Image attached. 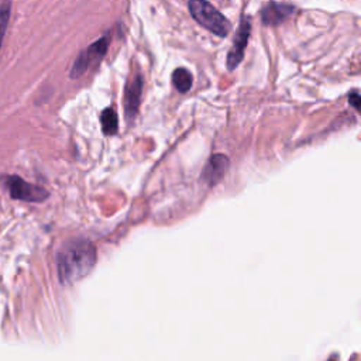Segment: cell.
<instances>
[{"mask_svg":"<svg viewBox=\"0 0 361 361\" xmlns=\"http://www.w3.org/2000/svg\"><path fill=\"white\" fill-rule=\"evenodd\" d=\"M250 32H251V21L247 17L241 18V23L238 25L237 34L233 39V45L228 51L227 55V68L230 71H233L234 68L238 66V63L243 61L244 58V51L250 38Z\"/></svg>","mask_w":361,"mask_h":361,"instance_id":"5","label":"cell"},{"mask_svg":"<svg viewBox=\"0 0 361 361\" xmlns=\"http://www.w3.org/2000/svg\"><path fill=\"white\" fill-rule=\"evenodd\" d=\"M102 131L106 135H114L118 131V117L113 107H107L100 113Z\"/></svg>","mask_w":361,"mask_h":361,"instance_id":"9","label":"cell"},{"mask_svg":"<svg viewBox=\"0 0 361 361\" xmlns=\"http://www.w3.org/2000/svg\"><path fill=\"white\" fill-rule=\"evenodd\" d=\"M109 44H110V37L106 34L99 39H96L94 42H92L90 45H87L82 52H79L69 72L71 79H76L82 76L92 66L97 65L106 55L109 49Z\"/></svg>","mask_w":361,"mask_h":361,"instance_id":"4","label":"cell"},{"mask_svg":"<svg viewBox=\"0 0 361 361\" xmlns=\"http://www.w3.org/2000/svg\"><path fill=\"white\" fill-rule=\"evenodd\" d=\"M141 93H142V78L140 73H135L128 83L126 85L124 90V111L126 117L128 121L135 118L140 107V100H141Z\"/></svg>","mask_w":361,"mask_h":361,"instance_id":"6","label":"cell"},{"mask_svg":"<svg viewBox=\"0 0 361 361\" xmlns=\"http://www.w3.org/2000/svg\"><path fill=\"white\" fill-rule=\"evenodd\" d=\"M0 183L4 186V189L8 190V195L16 200L39 203L48 199L49 196V192L47 189L24 180L18 175L3 173L0 175Z\"/></svg>","mask_w":361,"mask_h":361,"instance_id":"3","label":"cell"},{"mask_svg":"<svg viewBox=\"0 0 361 361\" xmlns=\"http://www.w3.org/2000/svg\"><path fill=\"white\" fill-rule=\"evenodd\" d=\"M360 102H361V97L358 94V92H353L348 94V103L355 109V110H360Z\"/></svg>","mask_w":361,"mask_h":361,"instance_id":"12","label":"cell"},{"mask_svg":"<svg viewBox=\"0 0 361 361\" xmlns=\"http://www.w3.org/2000/svg\"><path fill=\"white\" fill-rule=\"evenodd\" d=\"M228 165H230V161L226 155H223V154L212 155L207 165L204 166V169L202 172V180L207 185L217 183L224 176Z\"/></svg>","mask_w":361,"mask_h":361,"instance_id":"8","label":"cell"},{"mask_svg":"<svg viewBox=\"0 0 361 361\" xmlns=\"http://www.w3.org/2000/svg\"><path fill=\"white\" fill-rule=\"evenodd\" d=\"M172 83L180 93H186L192 87V75L185 68H178L172 73Z\"/></svg>","mask_w":361,"mask_h":361,"instance_id":"10","label":"cell"},{"mask_svg":"<svg viewBox=\"0 0 361 361\" xmlns=\"http://www.w3.org/2000/svg\"><path fill=\"white\" fill-rule=\"evenodd\" d=\"M10 16H11V3L10 1H3L0 4V48L3 44V38L10 21Z\"/></svg>","mask_w":361,"mask_h":361,"instance_id":"11","label":"cell"},{"mask_svg":"<svg viewBox=\"0 0 361 361\" xmlns=\"http://www.w3.org/2000/svg\"><path fill=\"white\" fill-rule=\"evenodd\" d=\"M96 258V248L89 240L76 238L65 243L56 254L59 282L71 285L85 278L93 269Z\"/></svg>","mask_w":361,"mask_h":361,"instance_id":"1","label":"cell"},{"mask_svg":"<svg viewBox=\"0 0 361 361\" xmlns=\"http://www.w3.org/2000/svg\"><path fill=\"white\" fill-rule=\"evenodd\" d=\"M295 13V6L290 3H268L261 11V20L265 25L282 24Z\"/></svg>","mask_w":361,"mask_h":361,"instance_id":"7","label":"cell"},{"mask_svg":"<svg viewBox=\"0 0 361 361\" xmlns=\"http://www.w3.org/2000/svg\"><path fill=\"white\" fill-rule=\"evenodd\" d=\"M188 8L190 11V16L200 25H203L213 34L219 37H226L230 32L231 30L230 21L209 1L192 0L188 3Z\"/></svg>","mask_w":361,"mask_h":361,"instance_id":"2","label":"cell"}]
</instances>
